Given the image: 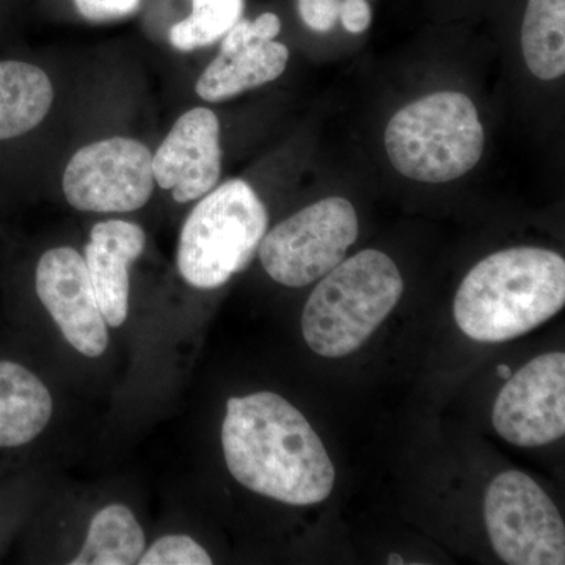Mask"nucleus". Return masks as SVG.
I'll return each mask as SVG.
<instances>
[{
    "label": "nucleus",
    "instance_id": "f257e3e1",
    "mask_svg": "<svg viewBox=\"0 0 565 565\" xmlns=\"http://www.w3.org/2000/svg\"><path fill=\"white\" fill-rule=\"evenodd\" d=\"M222 446L230 473L252 492L291 505L322 503L332 493L334 467L321 438L278 394L232 397Z\"/></svg>",
    "mask_w": 565,
    "mask_h": 565
},
{
    "label": "nucleus",
    "instance_id": "f03ea898",
    "mask_svg": "<svg viewBox=\"0 0 565 565\" xmlns=\"http://www.w3.org/2000/svg\"><path fill=\"white\" fill-rule=\"evenodd\" d=\"M565 303L563 256L537 247L493 253L463 278L457 326L479 343H504L552 319Z\"/></svg>",
    "mask_w": 565,
    "mask_h": 565
},
{
    "label": "nucleus",
    "instance_id": "7ed1b4c3",
    "mask_svg": "<svg viewBox=\"0 0 565 565\" xmlns=\"http://www.w3.org/2000/svg\"><path fill=\"white\" fill-rule=\"evenodd\" d=\"M403 292V275L385 253L370 248L341 262L305 305L308 348L327 359L351 355L392 313Z\"/></svg>",
    "mask_w": 565,
    "mask_h": 565
},
{
    "label": "nucleus",
    "instance_id": "20e7f679",
    "mask_svg": "<svg viewBox=\"0 0 565 565\" xmlns=\"http://www.w3.org/2000/svg\"><path fill=\"white\" fill-rule=\"evenodd\" d=\"M484 126L467 95L438 92L407 104L390 120L385 148L408 180L441 184L471 172L484 152Z\"/></svg>",
    "mask_w": 565,
    "mask_h": 565
},
{
    "label": "nucleus",
    "instance_id": "39448f33",
    "mask_svg": "<svg viewBox=\"0 0 565 565\" xmlns=\"http://www.w3.org/2000/svg\"><path fill=\"white\" fill-rule=\"evenodd\" d=\"M269 214L248 182L232 180L202 196L181 230L177 264L199 289L221 288L243 273L266 236Z\"/></svg>",
    "mask_w": 565,
    "mask_h": 565
},
{
    "label": "nucleus",
    "instance_id": "423d86ee",
    "mask_svg": "<svg viewBox=\"0 0 565 565\" xmlns=\"http://www.w3.org/2000/svg\"><path fill=\"white\" fill-rule=\"evenodd\" d=\"M359 237V217L349 200L330 196L278 223L259 244V262L273 280L303 288L344 262Z\"/></svg>",
    "mask_w": 565,
    "mask_h": 565
},
{
    "label": "nucleus",
    "instance_id": "0eeeda50",
    "mask_svg": "<svg viewBox=\"0 0 565 565\" xmlns=\"http://www.w3.org/2000/svg\"><path fill=\"white\" fill-rule=\"evenodd\" d=\"M486 526L509 565H564L565 526L548 494L522 471H504L486 493Z\"/></svg>",
    "mask_w": 565,
    "mask_h": 565
},
{
    "label": "nucleus",
    "instance_id": "6e6552de",
    "mask_svg": "<svg viewBox=\"0 0 565 565\" xmlns=\"http://www.w3.org/2000/svg\"><path fill=\"white\" fill-rule=\"evenodd\" d=\"M152 152L131 137H109L82 147L63 173L66 202L77 211L132 212L154 192Z\"/></svg>",
    "mask_w": 565,
    "mask_h": 565
},
{
    "label": "nucleus",
    "instance_id": "1a4fd4ad",
    "mask_svg": "<svg viewBox=\"0 0 565 565\" xmlns=\"http://www.w3.org/2000/svg\"><path fill=\"white\" fill-rule=\"evenodd\" d=\"M493 427L505 441L534 448L565 434V355L545 353L508 379L498 394Z\"/></svg>",
    "mask_w": 565,
    "mask_h": 565
},
{
    "label": "nucleus",
    "instance_id": "9d476101",
    "mask_svg": "<svg viewBox=\"0 0 565 565\" xmlns=\"http://www.w3.org/2000/svg\"><path fill=\"white\" fill-rule=\"evenodd\" d=\"M36 294L58 329L82 355H103L109 344L84 256L71 247L51 248L41 256L35 274Z\"/></svg>",
    "mask_w": 565,
    "mask_h": 565
},
{
    "label": "nucleus",
    "instance_id": "9b49d317",
    "mask_svg": "<svg viewBox=\"0 0 565 565\" xmlns=\"http://www.w3.org/2000/svg\"><path fill=\"white\" fill-rule=\"evenodd\" d=\"M154 181L174 202L191 203L217 188L222 174L221 121L207 107L182 114L152 154Z\"/></svg>",
    "mask_w": 565,
    "mask_h": 565
},
{
    "label": "nucleus",
    "instance_id": "f8f14e48",
    "mask_svg": "<svg viewBox=\"0 0 565 565\" xmlns=\"http://www.w3.org/2000/svg\"><path fill=\"white\" fill-rule=\"evenodd\" d=\"M147 245L143 228L137 223H96L85 245L84 262L96 302L107 326H122L129 313V269Z\"/></svg>",
    "mask_w": 565,
    "mask_h": 565
},
{
    "label": "nucleus",
    "instance_id": "ddd939ff",
    "mask_svg": "<svg viewBox=\"0 0 565 565\" xmlns=\"http://www.w3.org/2000/svg\"><path fill=\"white\" fill-rule=\"evenodd\" d=\"M288 61V47L274 40L221 52L196 81V95L206 103L226 102L278 79Z\"/></svg>",
    "mask_w": 565,
    "mask_h": 565
},
{
    "label": "nucleus",
    "instance_id": "4468645a",
    "mask_svg": "<svg viewBox=\"0 0 565 565\" xmlns=\"http://www.w3.org/2000/svg\"><path fill=\"white\" fill-rule=\"evenodd\" d=\"M52 397L32 371L0 360V448L31 444L51 422Z\"/></svg>",
    "mask_w": 565,
    "mask_h": 565
},
{
    "label": "nucleus",
    "instance_id": "2eb2a0df",
    "mask_svg": "<svg viewBox=\"0 0 565 565\" xmlns=\"http://www.w3.org/2000/svg\"><path fill=\"white\" fill-rule=\"evenodd\" d=\"M54 87L32 63L0 62V140L32 131L50 114Z\"/></svg>",
    "mask_w": 565,
    "mask_h": 565
},
{
    "label": "nucleus",
    "instance_id": "dca6fc26",
    "mask_svg": "<svg viewBox=\"0 0 565 565\" xmlns=\"http://www.w3.org/2000/svg\"><path fill=\"white\" fill-rule=\"evenodd\" d=\"M527 68L541 81L565 73V0H527L522 25Z\"/></svg>",
    "mask_w": 565,
    "mask_h": 565
},
{
    "label": "nucleus",
    "instance_id": "f3484780",
    "mask_svg": "<svg viewBox=\"0 0 565 565\" xmlns=\"http://www.w3.org/2000/svg\"><path fill=\"white\" fill-rule=\"evenodd\" d=\"M145 552L143 531L126 505L110 504L92 520L87 541L73 565L139 564Z\"/></svg>",
    "mask_w": 565,
    "mask_h": 565
},
{
    "label": "nucleus",
    "instance_id": "a211bd4d",
    "mask_svg": "<svg viewBox=\"0 0 565 565\" xmlns=\"http://www.w3.org/2000/svg\"><path fill=\"white\" fill-rule=\"evenodd\" d=\"M244 7V0H192V13L170 29V43L181 52L211 46L243 18Z\"/></svg>",
    "mask_w": 565,
    "mask_h": 565
},
{
    "label": "nucleus",
    "instance_id": "6ab92c4d",
    "mask_svg": "<svg viewBox=\"0 0 565 565\" xmlns=\"http://www.w3.org/2000/svg\"><path fill=\"white\" fill-rule=\"evenodd\" d=\"M140 565H211V556L189 535H163L143 552Z\"/></svg>",
    "mask_w": 565,
    "mask_h": 565
},
{
    "label": "nucleus",
    "instance_id": "aec40b11",
    "mask_svg": "<svg viewBox=\"0 0 565 565\" xmlns=\"http://www.w3.org/2000/svg\"><path fill=\"white\" fill-rule=\"evenodd\" d=\"M281 31L280 18L275 13H263L255 21L241 18L236 24L223 36L221 52L239 50L250 44L266 43L277 39Z\"/></svg>",
    "mask_w": 565,
    "mask_h": 565
},
{
    "label": "nucleus",
    "instance_id": "412c9836",
    "mask_svg": "<svg viewBox=\"0 0 565 565\" xmlns=\"http://www.w3.org/2000/svg\"><path fill=\"white\" fill-rule=\"evenodd\" d=\"M82 17L92 22H111L132 17L141 0H74Z\"/></svg>",
    "mask_w": 565,
    "mask_h": 565
},
{
    "label": "nucleus",
    "instance_id": "4be33fe9",
    "mask_svg": "<svg viewBox=\"0 0 565 565\" xmlns=\"http://www.w3.org/2000/svg\"><path fill=\"white\" fill-rule=\"evenodd\" d=\"M340 0H297L300 17L315 32H330L340 18Z\"/></svg>",
    "mask_w": 565,
    "mask_h": 565
},
{
    "label": "nucleus",
    "instance_id": "5701e85b",
    "mask_svg": "<svg viewBox=\"0 0 565 565\" xmlns=\"http://www.w3.org/2000/svg\"><path fill=\"white\" fill-rule=\"evenodd\" d=\"M340 20L345 31L355 35L363 33L373 20L370 3L366 0H344L340 6Z\"/></svg>",
    "mask_w": 565,
    "mask_h": 565
},
{
    "label": "nucleus",
    "instance_id": "b1692460",
    "mask_svg": "<svg viewBox=\"0 0 565 565\" xmlns=\"http://www.w3.org/2000/svg\"><path fill=\"white\" fill-rule=\"evenodd\" d=\"M497 373L501 379H504V381H508L512 375L511 367H509L508 364H500V366L497 367Z\"/></svg>",
    "mask_w": 565,
    "mask_h": 565
},
{
    "label": "nucleus",
    "instance_id": "393cba45",
    "mask_svg": "<svg viewBox=\"0 0 565 565\" xmlns=\"http://www.w3.org/2000/svg\"><path fill=\"white\" fill-rule=\"evenodd\" d=\"M388 564H404V561L401 556L392 555L390 556Z\"/></svg>",
    "mask_w": 565,
    "mask_h": 565
}]
</instances>
